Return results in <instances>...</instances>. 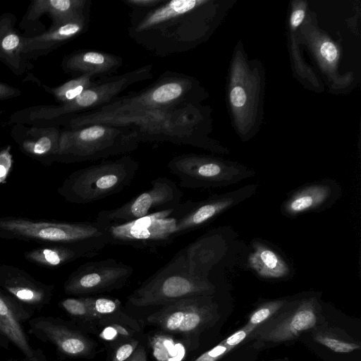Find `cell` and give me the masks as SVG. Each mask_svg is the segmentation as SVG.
<instances>
[{"mask_svg": "<svg viewBox=\"0 0 361 361\" xmlns=\"http://www.w3.org/2000/svg\"><path fill=\"white\" fill-rule=\"evenodd\" d=\"M126 361H147L145 348L142 345L138 346L133 355Z\"/></svg>", "mask_w": 361, "mask_h": 361, "instance_id": "obj_39", "label": "cell"}, {"mask_svg": "<svg viewBox=\"0 0 361 361\" xmlns=\"http://www.w3.org/2000/svg\"><path fill=\"white\" fill-rule=\"evenodd\" d=\"M30 318L12 297L0 288V345L8 348L11 343L25 358L35 360L41 355L31 347L23 324Z\"/></svg>", "mask_w": 361, "mask_h": 361, "instance_id": "obj_18", "label": "cell"}, {"mask_svg": "<svg viewBox=\"0 0 361 361\" xmlns=\"http://www.w3.org/2000/svg\"><path fill=\"white\" fill-rule=\"evenodd\" d=\"M152 71L153 66L147 64L120 75L96 79L92 86L67 104L41 105L38 118L47 126L65 127L72 116L105 106L128 87L152 78Z\"/></svg>", "mask_w": 361, "mask_h": 361, "instance_id": "obj_8", "label": "cell"}, {"mask_svg": "<svg viewBox=\"0 0 361 361\" xmlns=\"http://www.w3.org/2000/svg\"><path fill=\"white\" fill-rule=\"evenodd\" d=\"M234 201L235 198L228 196H213L203 201L192 202L188 211L177 221V237L208 224L231 207Z\"/></svg>", "mask_w": 361, "mask_h": 361, "instance_id": "obj_23", "label": "cell"}, {"mask_svg": "<svg viewBox=\"0 0 361 361\" xmlns=\"http://www.w3.org/2000/svg\"><path fill=\"white\" fill-rule=\"evenodd\" d=\"M219 317L211 295H197L166 305L147 320L164 332L190 337L212 326Z\"/></svg>", "mask_w": 361, "mask_h": 361, "instance_id": "obj_10", "label": "cell"}, {"mask_svg": "<svg viewBox=\"0 0 361 361\" xmlns=\"http://www.w3.org/2000/svg\"><path fill=\"white\" fill-rule=\"evenodd\" d=\"M286 305L274 318L257 328L250 338H255L259 344L280 343L320 326L322 315L316 298L298 300L289 305L288 310Z\"/></svg>", "mask_w": 361, "mask_h": 361, "instance_id": "obj_12", "label": "cell"}, {"mask_svg": "<svg viewBox=\"0 0 361 361\" xmlns=\"http://www.w3.org/2000/svg\"><path fill=\"white\" fill-rule=\"evenodd\" d=\"M84 298L92 313L99 321L116 313L121 307V302L116 298L96 296Z\"/></svg>", "mask_w": 361, "mask_h": 361, "instance_id": "obj_32", "label": "cell"}, {"mask_svg": "<svg viewBox=\"0 0 361 361\" xmlns=\"http://www.w3.org/2000/svg\"><path fill=\"white\" fill-rule=\"evenodd\" d=\"M183 188L197 189L225 185L243 178L223 163L207 157L185 153L173 157L167 164Z\"/></svg>", "mask_w": 361, "mask_h": 361, "instance_id": "obj_14", "label": "cell"}, {"mask_svg": "<svg viewBox=\"0 0 361 361\" xmlns=\"http://www.w3.org/2000/svg\"><path fill=\"white\" fill-rule=\"evenodd\" d=\"M322 56L328 61L332 62L337 57V49L335 45L330 42H324L320 47Z\"/></svg>", "mask_w": 361, "mask_h": 361, "instance_id": "obj_38", "label": "cell"}, {"mask_svg": "<svg viewBox=\"0 0 361 361\" xmlns=\"http://www.w3.org/2000/svg\"><path fill=\"white\" fill-rule=\"evenodd\" d=\"M208 0H165L147 9H132L129 37L160 57L186 52L204 36Z\"/></svg>", "mask_w": 361, "mask_h": 361, "instance_id": "obj_1", "label": "cell"}, {"mask_svg": "<svg viewBox=\"0 0 361 361\" xmlns=\"http://www.w3.org/2000/svg\"><path fill=\"white\" fill-rule=\"evenodd\" d=\"M331 193V188L327 185H309L292 195L285 203L284 210L291 216L314 210L323 205Z\"/></svg>", "mask_w": 361, "mask_h": 361, "instance_id": "obj_26", "label": "cell"}, {"mask_svg": "<svg viewBox=\"0 0 361 361\" xmlns=\"http://www.w3.org/2000/svg\"><path fill=\"white\" fill-rule=\"evenodd\" d=\"M288 302L286 300H274L261 304L250 314L245 324L259 328L274 318Z\"/></svg>", "mask_w": 361, "mask_h": 361, "instance_id": "obj_30", "label": "cell"}, {"mask_svg": "<svg viewBox=\"0 0 361 361\" xmlns=\"http://www.w3.org/2000/svg\"><path fill=\"white\" fill-rule=\"evenodd\" d=\"M165 0H123L132 9H147L159 6Z\"/></svg>", "mask_w": 361, "mask_h": 361, "instance_id": "obj_35", "label": "cell"}, {"mask_svg": "<svg viewBox=\"0 0 361 361\" xmlns=\"http://www.w3.org/2000/svg\"><path fill=\"white\" fill-rule=\"evenodd\" d=\"M140 140L133 130L96 123L78 128H61L56 161L75 163L126 155Z\"/></svg>", "mask_w": 361, "mask_h": 361, "instance_id": "obj_4", "label": "cell"}, {"mask_svg": "<svg viewBox=\"0 0 361 361\" xmlns=\"http://www.w3.org/2000/svg\"><path fill=\"white\" fill-rule=\"evenodd\" d=\"M231 104L235 107H241L245 105L247 96L244 89L240 86L234 87L230 94Z\"/></svg>", "mask_w": 361, "mask_h": 361, "instance_id": "obj_37", "label": "cell"}, {"mask_svg": "<svg viewBox=\"0 0 361 361\" xmlns=\"http://www.w3.org/2000/svg\"><path fill=\"white\" fill-rule=\"evenodd\" d=\"M314 340L337 353H349L360 348L359 342L355 341L339 329L322 328L320 326L312 330Z\"/></svg>", "mask_w": 361, "mask_h": 361, "instance_id": "obj_27", "label": "cell"}, {"mask_svg": "<svg viewBox=\"0 0 361 361\" xmlns=\"http://www.w3.org/2000/svg\"><path fill=\"white\" fill-rule=\"evenodd\" d=\"M197 82L185 73L166 71L145 89L118 97L96 110L103 113H126L197 104L200 98Z\"/></svg>", "mask_w": 361, "mask_h": 361, "instance_id": "obj_6", "label": "cell"}, {"mask_svg": "<svg viewBox=\"0 0 361 361\" xmlns=\"http://www.w3.org/2000/svg\"><path fill=\"white\" fill-rule=\"evenodd\" d=\"M305 17V11L302 9L295 11L290 18L291 26L294 28L297 27L303 20Z\"/></svg>", "mask_w": 361, "mask_h": 361, "instance_id": "obj_40", "label": "cell"}, {"mask_svg": "<svg viewBox=\"0 0 361 361\" xmlns=\"http://www.w3.org/2000/svg\"><path fill=\"white\" fill-rule=\"evenodd\" d=\"M200 111L196 104L126 113L90 111L72 116L63 128L102 123L128 128L140 142H168L203 146L200 134Z\"/></svg>", "mask_w": 361, "mask_h": 361, "instance_id": "obj_2", "label": "cell"}, {"mask_svg": "<svg viewBox=\"0 0 361 361\" xmlns=\"http://www.w3.org/2000/svg\"><path fill=\"white\" fill-rule=\"evenodd\" d=\"M0 238L63 245L94 256L109 245L104 226L97 221L68 222L4 216L0 217Z\"/></svg>", "mask_w": 361, "mask_h": 361, "instance_id": "obj_3", "label": "cell"}, {"mask_svg": "<svg viewBox=\"0 0 361 361\" xmlns=\"http://www.w3.org/2000/svg\"><path fill=\"white\" fill-rule=\"evenodd\" d=\"M92 0H33L20 23L19 27L28 31L39 25V19L47 14L51 19L49 27L90 16Z\"/></svg>", "mask_w": 361, "mask_h": 361, "instance_id": "obj_19", "label": "cell"}, {"mask_svg": "<svg viewBox=\"0 0 361 361\" xmlns=\"http://www.w3.org/2000/svg\"><path fill=\"white\" fill-rule=\"evenodd\" d=\"M90 21V16H87L57 27H49L39 35L24 37L23 50L25 56L30 61L47 55L85 32Z\"/></svg>", "mask_w": 361, "mask_h": 361, "instance_id": "obj_21", "label": "cell"}, {"mask_svg": "<svg viewBox=\"0 0 361 361\" xmlns=\"http://www.w3.org/2000/svg\"><path fill=\"white\" fill-rule=\"evenodd\" d=\"M188 200L178 207L154 212L123 224L104 226L108 243L154 251L172 243L177 237V221L190 208Z\"/></svg>", "mask_w": 361, "mask_h": 361, "instance_id": "obj_9", "label": "cell"}, {"mask_svg": "<svg viewBox=\"0 0 361 361\" xmlns=\"http://www.w3.org/2000/svg\"><path fill=\"white\" fill-rule=\"evenodd\" d=\"M59 307L73 319L82 322L97 321L84 297L67 298L60 301Z\"/></svg>", "mask_w": 361, "mask_h": 361, "instance_id": "obj_31", "label": "cell"}, {"mask_svg": "<svg viewBox=\"0 0 361 361\" xmlns=\"http://www.w3.org/2000/svg\"><path fill=\"white\" fill-rule=\"evenodd\" d=\"M138 347L137 341H131L119 345L114 352L111 361H126Z\"/></svg>", "mask_w": 361, "mask_h": 361, "instance_id": "obj_34", "label": "cell"}, {"mask_svg": "<svg viewBox=\"0 0 361 361\" xmlns=\"http://www.w3.org/2000/svg\"><path fill=\"white\" fill-rule=\"evenodd\" d=\"M96 79L89 75H82L65 82L56 87L43 85L45 92L51 94L59 104H67L80 95L86 89L92 86Z\"/></svg>", "mask_w": 361, "mask_h": 361, "instance_id": "obj_28", "label": "cell"}, {"mask_svg": "<svg viewBox=\"0 0 361 361\" xmlns=\"http://www.w3.org/2000/svg\"><path fill=\"white\" fill-rule=\"evenodd\" d=\"M22 361H44V358L43 355H41L37 359L32 360V359L25 358V360H23Z\"/></svg>", "mask_w": 361, "mask_h": 361, "instance_id": "obj_41", "label": "cell"}, {"mask_svg": "<svg viewBox=\"0 0 361 361\" xmlns=\"http://www.w3.org/2000/svg\"><path fill=\"white\" fill-rule=\"evenodd\" d=\"M92 257L93 255L82 249L57 244L35 248L24 253V257L27 261L51 269L59 267L79 258Z\"/></svg>", "mask_w": 361, "mask_h": 361, "instance_id": "obj_24", "label": "cell"}, {"mask_svg": "<svg viewBox=\"0 0 361 361\" xmlns=\"http://www.w3.org/2000/svg\"><path fill=\"white\" fill-rule=\"evenodd\" d=\"M54 285L37 281L18 267L0 265V288L12 297L31 317L48 305Z\"/></svg>", "mask_w": 361, "mask_h": 361, "instance_id": "obj_16", "label": "cell"}, {"mask_svg": "<svg viewBox=\"0 0 361 361\" xmlns=\"http://www.w3.org/2000/svg\"><path fill=\"white\" fill-rule=\"evenodd\" d=\"M253 247L248 264L259 276L276 279L288 274V265L276 252L260 243L255 244Z\"/></svg>", "mask_w": 361, "mask_h": 361, "instance_id": "obj_25", "label": "cell"}, {"mask_svg": "<svg viewBox=\"0 0 361 361\" xmlns=\"http://www.w3.org/2000/svg\"><path fill=\"white\" fill-rule=\"evenodd\" d=\"M28 324L30 334L44 343H50L65 357L89 358L95 353L94 341L59 318L34 317L28 320Z\"/></svg>", "mask_w": 361, "mask_h": 361, "instance_id": "obj_15", "label": "cell"}, {"mask_svg": "<svg viewBox=\"0 0 361 361\" xmlns=\"http://www.w3.org/2000/svg\"><path fill=\"white\" fill-rule=\"evenodd\" d=\"M133 268L114 258L88 262L68 277L64 292L78 297L121 288L133 274Z\"/></svg>", "mask_w": 361, "mask_h": 361, "instance_id": "obj_13", "label": "cell"}, {"mask_svg": "<svg viewBox=\"0 0 361 361\" xmlns=\"http://www.w3.org/2000/svg\"><path fill=\"white\" fill-rule=\"evenodd\" d=\"M139 166L137 160L126 154L102 160L71 173L58 192L70 203L85 204L99 201L129 186Z\"/></svg>", "mask_w": 361, "mask_h": 361, "instance_id": "obj_5", "label": "cell"}, {"mask_svg": "<svg viewBox=\"0 0 361 361\" xmlns=\"http://www.w3.org/2000/svg\"><path fill=\"white\" fill-rule=\"evenodd\" d=\"M256 328L245 324L241 329L224 339L212 349L203 353L193 361H218L247 338H250Z\"/></svg>", "mask_w": 361, "mask_h": 361, "instance_id": "obj_29", "label": "cell"}, {"mask_svg": "<svg viewBox=\"0 0 361 361\" xmlns=\"http://www.w3.org/2000/svg\"><path fill=\"white\" fill-rule=\"evenodd\" d=\"M11 146L8 145L0 149V185L6 183V179L13 166Z\"/></svg>", "mask_w": 361, "mask_h": 361, "instance_id": "obj_33", "label": "cell"}, {"mask_svg": "<svg viewBox=\"0 0 361 361\" xmlns=\"http://www.w3.org/2000/svg\"><path fill=\"white\" fill-rule=\"evenodd\" d=\"M150 184L149 188L120 207L99 212L95 221L104 226L123 224L175 208L181 203L183 193L172 180L157 177Z\"/></svg>", "mask_w": 361, "mask_h": 361, "instance_id": "obj_11", "label": "cell"}, {"mask_svg": "<svg viewBox=\"0 0 361 361\" xmlns=\"http://www.w3.org/2000/svg\"><path fill=\"white\" fill-rule=\"evenodd\" d=\"M61 128L13 124L11 136L25 155L44 164L56 161Z\"/></svg>", "mask_w": 361, "mask_h": 361, "instance_id": "obj_17", "label": "cell"}, {"mask_svg": "<svg viewBox=\"0 0 361 361\" xmlns=\"http://www.w3.org/2000/svg\"><path fill=\"white\" fill-rule=\"evenodd\" d=\"M123 64L121 56L105 51L82 49L66 55L61 68L66 74L77 77L89 75L96 78L112 75Z\"/></svg>", "mask_w": 361, "mask_h": 361, "instance_id": "obj_20", "label": "cell"}, {"mask_svg": "<svg viewBox=\"0 0 361 361\" xmlns=\"http://www.w3.org/2000/svg\"><path fill=\"white\" fill-rule=\"evenodd\" d=\"M22 94L21 90L7 83L0 82V102L16 98Z\"/></svg>", "mask_w": 361, "mask_h": 361, "instance_id": "obj_36", "label": "cell"}, {"mask_svg": "<svg viewBox=\"0 0 361 361\" xmlns=\"http://www.w3.org/2000/svg\"><path fill=\"white\" fill-rule=\"evenodd\" d=\"M16 16L10 12L0 15V62L14 75L22 76L34 66L24 53V36L16 27Z\"/></svg>", "mask_w": 361, "mask_h": 361, "instance_id": "obj_22", "label": "cell"}, {"mask_svg": "<svg viewBox=\"0 0 361 361\" xmlns=\"http://www.w3.org/2000/svg\"><path fill=\"white\" fill-rule=\"evenodd\" d=\"M214 286L208 279L192 275L175 255L128 297L136 307L164 306L191 296L211 295Z\"/></svg>", "mask_w": 361, "mask_h": 361, "instance_id": "obj_7", "label": "cell"}]
</instances>
